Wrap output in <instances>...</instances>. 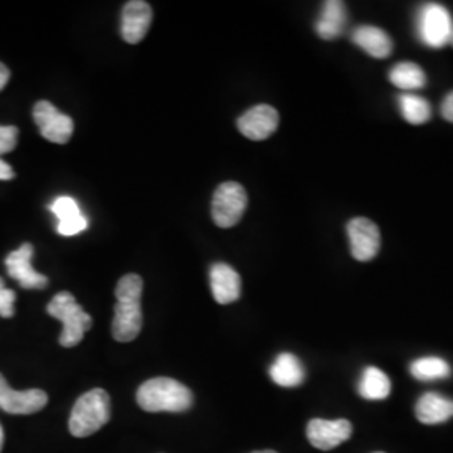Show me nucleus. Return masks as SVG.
<instances>
[{"label": "nucleus", "mask_w": 453, "mask_h": 453, "mask_svg": "<svg viewBox=\"0 0 453 453\" xmlns=\"http://www.w3.org/2000/svg\"><path fill=\"white\" fill-rule=\"evenodd\" d=\"M153 12L148 2L131 0L121 16V35L128 44H138L145 39L146 33L151 26Z\"/></svg>", "instance_id": "obj_13"}, {"label": "nucleus", "mask_w": 453, "mask_h": 453, "mask_svg": "<svg viewBox=\"0 0 453 453\" xmlns=\"http://www.w3.org/2000/svg\"><path fill=\"white\" fill-rule=\"evenodd\" d=\"M250 453H277V452H274V450H256V452H250Z\"/></svg>", "instance_id": "obj_30"}, {"label": "nucleus", "mask_w": 453, "mask_h": 453, "mask_svg": "<svg viewBox=\"0 0 453 453\" xmlns=\"http://www.w3.org/2000/svg\"><path fill=\"white\" fill-rule=\"evenodd\" d=\"M2 447H4V430L0 426V452H2Z\"/></svg>", "instance_id": "obj_29"}, {"label": "nucleus", "mask_w": 453, "mask_h": 453, "mask_svg": "<svg viewBox=\"0 0 453 453\" xmlns=\"http://www.w3.org/2000/svg\"><path fill=\"white\" fill-rule=\"evenodd\" d=\"M417 35L425 46L445 48L452 42L453 20L447 7L440 4H425L417 14Z\"/></svg>", "instance_id": "obj_5"}, {"label": "nucleus", "mask_w": 453, "mask_h": 453, "mask_svg": "<svg viewBox=\"0 0 453 453\" xmlns=\"http://www.w3.org/2000/svg\"><path fill=\"white\" fill-rule=\"evenodd\" d=\"M353 42L374 59H387L393 52V41L388 34L374 26H359L353 31Z\"/></svg>", "instance_id": "obj_18"}, {"label": "nucleus", "mask_w": 453, "mask_h": 453, "mask_svg": "<svg viewBox=\"0 0 453 453\" xmlns=\"http://www.w3.org/2000/svg\"><path fill=\"white\" fill-rule=\"evenodd\" d=\"M14 303H16V292L7 289L0 277V316L2 318L14 316Z\"/></svg>", "instance_id": "obj_24"}, {"label": "nucleus", "mask_w": 453, "mask_h": 453, "mask_svg": "<svg viewBox=\"0 0 453 453\" xmlns=\"http://www.w3.org/2000/svg\"><path fill=\"white\" fill-rule=\"evenodd\" d=\"M33 257V243H22L17 250L7 256V273L24 289H44L49 284L48 277L34 271Z\"/></svg>", "instance_id": "obj_10"}, {"label": "nucleus", "mask_w": 453, "mask_h": 453, "mask_svg": "<svg viewBox=\"0 0 453 453\" xmlns=\"http://www.w3.org/2000/svg\"><path fill=\"white\" fill-rule=\"evenodd\" d=\"M50 211L58 217V232L63 237H73L84 232L89 222L82 215L80 203L73 196H59L52 202Z\"/></svg>", "instance_id": "obj_15"}, {"label": "nucleus", "mask_w": 453, "mask_h": 453, "mask_svg": "<svg viewBox=\"0 0 453 453\" xmlns=\"http://www.w3.org/2000/svg\"><path fill=\"white\" fill-rule=\"evenodd\" d=\"M452 44H453V37H452Z\"/></svg>", "instance_id": "obj_31"}, {"label": "nucleus", "mask_w": 453, "mask_h": 453, "mask_svg": "<svg viewBox=\"0 0 453 453\" xmlns=\"http://www.w3.org/2000/svg\"><path fill=\"white\" fill-rule=\"evenodd\" d=\"M136 402L148 413H183L194 405V393L173 378H153L138 388Z\"/></svg>", "instance_id": "obj_2"}, {"label": "nucleus", "mask_w": 453, "mask_h": 453, "mask_svg": "<svg viewBox=\"0 0 453 453\" xmlns=\"http://www.w3.org/2000/svg\"><path fill=\"white\" fill-rule=\"evenodd\" d=\"M398 106L402 116L410 125H425L432 118V106L425 97L413 93H405L398 97Z\"/></svg>", "instance_id": "obj_23"}, {"label": "nucleus", "mask_w": 453, "mask_h": 453, "mask_svg": "<svg viewBox=\"0 0 453 453\" xmlns=\"http://www.w3.org/2000/svg\"><path fill=\"white\" fill-rule=\"evenodd\" d=\"M143 280L138 274L123 275L116 286V308H114L113 338L119 342L134 340L143 326L142 312Z\"/></svg>", "instance_id": "obj_1"}, {"label": "nucleus", "mask_w": 453, "mask_h": 453, "mask_svg": "<svg viewBox=\"0 0 453 453\" xmlns=\"http://www.w3.org/2000/svg\"><path fill=\"white\" fill-rule=\"evenodd\" d=\"M9 80H11V71L0 63V91L7 86Z\"/></svg>", "instance_id": "obj_28"}, {"label": "nucleus", "mask_w": 453, "mask_h": 453, "mask_svg": "<svg viewBox=\"0 0 453 453\" xmlns=\"http://www.w3.org/2000/svg\"><path fill=\"white\" fill-rule=\"evenodd\" d=\"M417 418L425 425H440L453 418V400L428 391L421 395L415 406Z\"/></svg>", "instance_id": "obj_16"}, {"label": "nucleus", "mask_w": 453, "mask_h": 453, "mask_svg": "<svg viewBox=\"0 0 453 453\" xmlns=\"http://www.w3.org/2000/svg\"><path fill=\"white\" fill-rule=\"evenodd\" d=\"M391 391V381L380 368L368 366L357 383V393L365 400H385Z\"/></svg>", "instance_id": "obj_20"}, {"label": "nucleus", "mask_w": 453, "mask_h": 453, "mask_svg": "<svg viewBox=\"0 0 453 453\" xmlns=\"http://www.w3.org/2000/svg\"><path fill=\"white\" fill-rule=\"evenodd\" d=\"M34 121L37 123L41 134L58 145H65L69 142L74 131V123L67 114L61 113L49 101H39L34 106Z\"/></svg>", "instance_id": "obj_7"}, {"label": "nucleus", "mask_w": 453, "mask_h": 453, "mask_svg": "<svg viewBox=\"0 0 453 453\" xmlns=\"http://www.w3.org/2000/svg\"><path fill=\"white\" fill-rule=\"evenodd\" d=\"M346 7L340 0L324 2L321 16L316 22V33L324 41L338 39L346 27Z\"/></svg>", "instance_id": "obj_19"}, {"label": "nucleus", "mask_w": 453, "mask_h": 453, "mask_svg": "<svg viewBox=\"0 0 453 453\" xmlns=\"http://www.w3.org/2000/svg\"><path fill=\"white\" fill-rule=\"evenodd\" d=\"M211 286L213 299L219 304L235 303L241 297V291H242L241 275L224 262L211 265Z\"/></svg>", "instance_id": "obj_14"}, {"label": "nucleus", "mask_w": 453, "mask_h": 453, "mask_svg": "<svg viewBox=\"0 0 453 453\" xmlns=\"http://www.w3.org/2000/svg\"><path fill=\"white\" fill-rule=\"evenodd\" d=\"M389 81L403 91H417L426 84V74L415 63H398L389 71Z\"/></svg>", "instance_id": "obj_22"}, {"label": "nucleus", "mask_w": 453, "mask_h": 453, "mask_svg": "<svg viewBox=\"0 0 453 453\" xmlns=\"http://www.w3.org/2000/svg\"><path fill=\"white\" fill-rule=\"evenodd\" d=\"M441 116L447 119V121H450L453 123V91L452 93H449L445 99H443V103H441Z\"/></svg>", "instance_id": "obj_26"}, {"label": "nucleus", "mask_w": 453, "mask_h": 453, "mask_svg": "<svg viewBox=\"0 0 453 453\" xmlns=\"http://www.w3.org/2000/svg\"><path fill=\"white\" fill-rule=\"evenodd\" d=\"M237 127L245 138L254 140V142H262V140L269 138L271 134H274L277 130L279 113L269 104H257L239 118Z\"/></svg>", "instance_id": "obj_12"}, {"label": "nucleus", "mask_w": 453, "mask_h": 453, "mask_svg": "<svg viewBox=\"0 0 453 453\" xmlns=\"http://www.w3.org/2000/svg\"><path fill=\"white\" fill-rule=\"evenodd\" d=\"M309 443L318 450H333L341 443L348 441L353 434V425L348 420H323L314 418L308 423Z\"/></svg>", "instance_id": "obj_11"}, {"label": "nucleus", "mask_w": 453, "mask_h": 453, "mask_svg": "<svg viewBox=\"0 0 453 453\" xmlns=\"http://www.w3.org/2000/svg\"><path fill=\"white\" fill-rule=\"evenodd\" d=\"M410 372L418 381H437L450 376V365L440 357H423L410 365Z\"/></svg>", "instance_id": "obj_21"}, {"label": "nucleus", "mask_w": 453, "mask_h": 453, "mask_svg": "<svg viewBox=\"0 0 453 453\" xmlns=\"http://www.w3.org/2000/svg\"><path fill=\"white\" fill-rule=\"evenodd\" d=\"M49 396L42 389L16 391L0 374V408L11 415H33L48 405Z\"/></svg>", "instance_id": "obj_9"}, {"label": "nucleus", "mask_w": 453, "mask_h": 453, "mask_svg": "<svg viewBox=\"0 0 453 453\" xmlns=\"http://www.w3.org/2000/svg\"><path fill=\"white\" fill-rule=\"evenodd\" d=\"M269 374L275 385L282 388H296L306 380V372L299 357L292 353H280L269 368Z\"/></svg>", "instance_id": "obj_17"}, {"label": "nucleus", "mask_w": 453, "mask_h": 453, "mask_svg": "<svg viewBox=\"0 0 453 453\" xmlns=\"http://www.w3.org/2000/svg\"><path fill=\"white\" fill-rule=\"evenodd\" d=\"M48 312L63 323V333L59 342L65 348H74L81 342L86 331H89L93 319L78 304L76 297L71 292H59L48 304Z\"/></svg>", "instance_id": "obj_4"}, {"label": "nucleus", "mask_w": 453, "mask_h": 453, "mask_svg": "<svg viewBox=\"0 0 453 453\" xmlns=\"http://www.w3.org/2000/svg\"><path fill=\"white\" fill-rule=\"evenodd\" d=\"M19 130L16 127H0V155L12 151L17 145Z\"/></svg>", "instance_id": "obj_25"}, {"label": "nucleus", "mask_w": 453, "mask_h": 453, "mask_svg": "<svg viewBox=\"0 0 453 453\" xmlns=\"http://www.w3.org/2000/svg\"><path fill=\"white\" fill-rule=\"evenodd\" d=\"M376 453H381V452H376Z\"/></svg>", "instance_id": "obj_32"}, {"label": "nucleus", "mask_w": 453, "mask_h": 453, "mask_svg": "<svg viewBox=\"0 0 453 453\" xmlns=\"http://www.w3.org/2000/svg\"><path fill=\"white\" fill-rule=\"evenodd\" d=\"M348 237L351 254L359 262L374 259L381 247V234L378 226L370 219L357 217L348 224Z\"/></svg>", "instance_id": "obj_8"}, {"label": "nucleus", "mask_w": 453, "mask_h": 453, "mask_svg": "<svg viewBox=\"0 0 453 453\" xmlns=\"http://www.w3.org/2000/svg\"><path fill=\"white\" fill-rule=\"evenodd\" d=\"M247 209V192L237 181L222 183L211 200L213 222L222 228L237 226Z\"/></svg>", "instance_id": "obj_6"}, {"label": "nucleus", "mask_w": 453, "mask_h": 453, "mask_svg": "<svg viewBox=\"0 0 453 453\" xmlns=\"http://www.w3.org/2000/svg\"><path fill=\"white\" fill-rule=\"evenodd\" d=\"M111 418V400L104 389L95 388L84 393L73 406L69 417V432L76 438L96 434Z\"/></svg>", "instance_id": "obj_3"}, {"label": "nucleus", "mask_w": 453, "mask_h": 453, "mask_svg": "<svg viewBox=\"0 0 453 453\" xmlns=\"http://www.w3.org/2000/svg\"><path fill=\"white\" fill-rule=\"evenodd\" d=\"M16 177L12 166L9 163L0 160V180H12Z\"/></svg>", "instance_id": "obj_27"}]
</instances>
